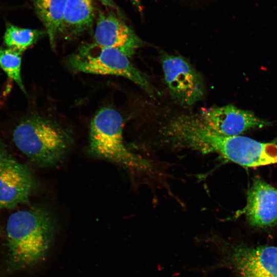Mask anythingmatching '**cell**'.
<instances>
[{
	"label": "cell",
	"instance_id": "5b68a950",
	"mask_svg": "<svg viewBox=\"0 0 277 277\" xmlns=\"http://www.w3.org/2000/svg\"><path fill=\"white\" fill-rule=\"evenodd\" d=\"M67 61L73 72L122 76L140 86L150 95H153V87L145 75L118 50L94 43L86 44L72 54Z\"/></svg>",
	"mask_w": 277,
	"mask_h": 277
},
{
	"label": "cell",
	"instance_id": "8992f818",
	"mask_svg": "<svg viewBox=\"0 0 277 277\" xmlns=\"http://www.w3.org/2000/svg\"><path fill=\"white\" fill-rule=\"evenodd\" d=\"M162 64L165 81L174 100L189 107L203 99L205 92L203 78L186 60L165 54L162 56Z\"/></svg>",
	"mask_w": 277,
	"mask_h": 277
},
{
	"label": "cell",
	"instance_id": "8fae6325",
	"mask_svg": "<svg viewBox=\"0 0 277 277\" xmlns=\"http://www.w3.org/2000/svg\"><path fill=\"white\" fill-rule=\"evenodd\" d=\"M243 212L254 226L265 228L276 224L277 188L255 178L248 190Z\"/></svg>",
	"mask_w": 277,
	"mask_h": 277
},
{
	"label": "cell",
	"instance_id": "7c38bea8",
	"mask_svg": "<svg viewBox=\"0 0 277 277\" xmlns=\"http://www.w3.org/2000/svg\"><path fill=\"white\" fill-rule=\"evenodd\" d=\"M93 0H68L59 33L74 37L89 30L94 19Z\"/></svg>",
	"mask_w": 277,
	"mask_h": 277
},
{
	"label": "cell",
	"instance_id": "2e32d148",
	"mask_svg": "<svg viewBox=\"0 0 277 277\" xmlns=\"http://www.w3.org/2000/svg\"><path fill=\"white\" fill-rule=\"evenodd\" d=\"M133 5L136 7L139 11H142V8L141 4V0H130Z\"/></svg>",
	"mask_w": 277,
	"mask_h": 277
},
{
	"label": "cell",
	"instance_id": "e0dca14e",
	"mask_svg": "<svg viewBox=\"0 0 277 277\" xmlns=\"http://www.w3.org/2000/svg\"><path fill=\"white\" fill-rule=\"evenodd\" d=\"M276 142H277V137L274 140V142L276 143Z\"/></svg>",
	"mask_w": 277,
	"mask_h": 277
},
{
	"label": "cell",
	"instance_id": "7a4b0ae2",
	"mask_svg": "<svg viewBox=\"0 0 277 277\" xmlns=\"http://www.w3.org/2000/svg\"><path fill=\"white\" fill-rule=\"evenodd\" d=\"M13 140L22 153L43 167L57 164L72 144L68 132L55 122L39 115L21 121L14 130Z\"/></svg>",
	"mask_w": 277,
	"mask_h": 277
},
{
	"label": "cell",
	"instance_id": "9c48e42d",
	"mask_svg": "<svg viewBox=\"0 0 277 277\" xmlns=\"http://www.w3.org/2000/svg\"><path fill=\"white\" fill-rule=\"evenodd\" d=\"M94 43L113 48L131 57L142 41L134 31L116 15L100 11L94 33Z\"/></svg>",
	"mask_w": 277,
	"mask_h": 277
},
{
	"label": "cell",
	"instance_id": "ba28073f",
	"mask_svg": "<svg viewBox=\"0 0 277 277\" xmlns=\"http://www.w3.org/2000/svg\"><path fill=\"white\" fill-rule=\"evenodd\" d=\"M196 117L206 127L222 135L233 136L260 129L269 122L249 110L229 105L202 109Z\"/></svg>",
	"mask_w": 277,
	"mask_h": 277
},
{
	"label": "cell",
	"instance_id": "ac0fdd59",
	"mask_svg": "<svg viewBox=\"0 0 277 277\" xmlns=\"http://www.w3.org/2000/svg\"><path fill=\"white\" fill-rule=\"evenodd\" d=\"M1 227H0V233H1Z\"/></svg>",
	"mask_w": 277,
	"mask_h": 277
},
{
	"label": "cell",
	"instance_id": "6da1fadb",
	"mask_svg": "<svg viewBox=\"0 0 277 277\" xmlns=\"http://www.w3.org/2000/svg\"><path fill=\"white\" fill-rule=\"evenodd\" d=\"M56 231L55 219L45 208H34L12 213L6 225L7 270L18 271L44 260L53 244Z\"/></svg>",
	"mask_w": 277,
	"mask_h": 277
},
{
	"label": "cell",
	"instance_id": "5bb4252c",
	"mask_svg": "<svg viewBox=\"0 0 277 277\" xmlns=\"http://www.w3.org/2000/svg\"><path fill=\"white\" fill-rule=\"evenodd\" d=\"M46 33L44 30L24 28L7 23L4 40L9 48L22 53Z\"/></svg>",
	"mask_w": 277,
	"mask_h": 277
},
{
	"label": "cell",
	"instance_id": "52a82bcc",
	"mask_svg": "<svg viewBox=\"0 0 277 277\" xmlns=\"http://www.w3.org/2000/svg\"><path fill=\"white\" fill-rule=\"evenodd\" d=\"M37 186L29 168L0 146V209L27 202Z\"/></svg>",
	"mask_w": 277,
	"mask_h": 277
},
{
	"label": "cell",
	"instance_id": "277c9868",
	"mask_svg": "<svg viewBox=\"0 0 277 277\" xmlns=\"http://www.w3.org/2000/svg\"><path fill=\"white\" fill-rule=\"evenodd\" d=\"M196 147L204 154L214 153L245 167L277 164V144L258 141L242 135L227 136L204 128L197 134Z\"/></svg>",
	"mask_w": 277,
	"mask_h": 277
},
{
	"label": "cell",
	"instance_id": "4fadbf2b",
	"mask_svg": "<svg viewBox=\"0 0 277 277\" xmlns=\"http://www.w3.org/2000/svg\"><path fill=\"white\" fill-rule=\"evenodd\" d=\"M68 0H33L35 11L45 28L52 48L59 33L64 9Z\"/></svg>",
	"mask_w": 277,
	"mask_h": 277
},
{
	"label": "cell",
	"instance_id": "9a60e30c",
	"mask_svg": "<svg viewBox=\"0 0 277 277\" xmlns=\"http://www.w3.org/2000/svg\"><path fill=\"white\" fill-rule=\"evenodd\" d=\"M22 54V53L11 48L0 49V68L26 93L21 77Z\"/></svg>",
	"mask_w": 277,
	"mask_h": 277
},
{
	"label": "cell",
	"instance_id": "3957f363",
	"mask_svg": "<svg viewBox=\"0 0 277 277\" xmlns=\"http://www.w3.org/2000/svg\"><path fill=\"white\" fill-rule=\"evenodd\" d=\"M123 118L114 109L104 107L94 115L90 126L88 149L95 157L137 173L151 172L150 161L131 151L124 143Z\"/></svg>",
	"mask_w": 277,
	"mask_h": 277
},
{
	"label": "cell",
	"instance_id": "30bf717a",
	"mask_svg": "<svg viewBox=\"0 0 277 277\" xmlns=\"http://www.w3.org/2000/svg\"><path fill=\"white\" fill-rule=\"evenodd\" d=\"M231 261L239 277H277L276 246H238Z\"/></svg>",
	"mask_w": 277,
	"mask_h": 277
}]
</instances>
